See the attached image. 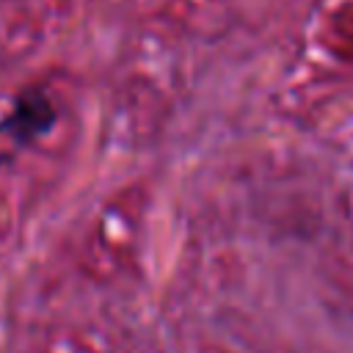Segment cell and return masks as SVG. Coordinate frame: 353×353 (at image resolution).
<instances>
[{
  "label": "cell",
  "instance_id": "6da1fadb",
  "mask_svg": "<svg viewBox=\"0 0 353 353\" xmlns=\"http://www.w3.org/2000/svg\"><path fill=\"white\" fill-rule=\"evenodd\" d=\"M55 121V108L44 91H25L0 119V163L11 160L22 146L47 132Z\"/></svg>",
  "mask_w": 353,
  "mask_h": 353
}]
</instances>
